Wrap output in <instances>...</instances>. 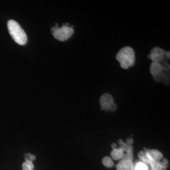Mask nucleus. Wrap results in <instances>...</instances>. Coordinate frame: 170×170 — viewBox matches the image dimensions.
<instances>
[{
	"label": "nucleus",
	"instance_id": "obj_1",
	"mask_svg": "<svg viewBox=\"0 0 170 170\" xmlns=\"http://www.w3.org/2000/svg\"><path fill=\"white\" fill-rule=\"evenodd\" d=\"M116 59L120 63L122 68L127 69L132 66L135 63V52L130 47L122 48L116 56Z\"/></svg>",
	"mask_w": 170,
	"mask_h": 170
},
{
	"label": "nucleus",
	"instance_id": "obj_2",
	"mask_svg": "<svg viewBox=\"0 0 170 170\" xmlns=\"http://www.w3.org/2000/svg\"><path fill=\"white\" fill-rule=\"evenodd\" d=\"M8 29L14 41L22 45H25L27 42V36L25 31L16 21L11 20L8 22Z\"/></svg>",
	"mask_w": 170,
	"mask_h": 170
},
{
	"label": "nucleus",
	"instance_id": "obj_3",
	"mask_svg": "<svg viewBox=\"0 0 170 170\" xmlns=\"http://www.w3.org/2000/svg\"><path fill=\"white\" fill-rule=\"evenodd\" d=\"M54 37L59 41H65L68 40L74 33V29L69 26L68 24L59 27L57 24L51 28Z\"/></svg>",
	"mask_w": 170,
	"mask_h": 170
},
{
	"label": "nucleus",
	"instance_id": "obj_4",
	"mask_svg": "<svg viewBox=\"0 0 170 170\" xmlns=\"http://www.w3.org/2000/svg\"><path fill=\"white\" fill-rule=\"evenodd\" d=\"M165 53L163 49L160 47H154L150 51V54L148 56V57L152 60L153 63H160L163 59Z\"/></svg>",
	"mask_w": 170,
	"mask_h": 170
},
{
	"label": "nucleus",
	"instance_id": "obj_5",
	"mask_svg": "<svg viewBox=\"0 0 170 170\" xmlns=\"http://www.w3.org/2000/svg\"><path fill=\"white\" fill-rule=\"evenodd\" d=\"M114 103L113 96L109 93H104L100 100L102 110H110V108Z\"/></svg>",
	"mask_w": 170,
	"mask_h": 170
},
{
	"label": "nucleus",
	"instance_id": "obj_6",
	"mask_svg": "<svg viewBox=\"0 0 170 170\" xmlns=\"http://www.w3.org/2000/svg\"><path fill=\"white\" fill-rule=\"evenodd\" d=\"M147 157L149 158V160L151 161H155L156 160H161L163 156H162L161 153L158 151L157 150H146V153H145Z\"/></svg>",
	"mask_w": 170,
	"mask_h": 170
},
{
	"label": "nucleus",
	"instance_id": "obj_7",
	"mask_svg": "<svg viewBox=\"0 0 170 170\" xmlns=\"http://www.w3.org/2000/svg\"><path fill=\"white\" fill-rule=\"evenodd\" d=\"M163 65L160 63H153L150 64V72L153 76L160 75L163 72Z\"/></svg>",
	"mask_w": 170,
	"mask_h": 170
},
{
	"label": "nucleus",
	"instance_id": "obj_8",
	"mask_svg": "<svg viewBox=\"0 0 170 170\" xmlns=\"http://www.w3.org/2000/svg\"><path fill=\"white\" fill-rule=\"evenodd\" d=\"M117 170H133V164L131 161L123 160L117 166Z\"/></svg>",
	"mask_w": 170,
	"mask_h": 170
},
{
	"label": "nucleus",
	"instance_id": "obj_9",
	"mask_svg": "<svg viewBox=\"0 0 170 170\" xmlns=\"http://www.w3.org/2000/svg\"><path fill=\"white\" fill-rule=\"evenodd\" d=\"M111 157L114 160H119L123 156V151L120 149H114L111 153Z\"/></svg>",
	"mask_w": 170,
	"mask_h": 170
},
{
	"label": "nucleus",
	"instance_id": "obj_10",
	"mask_svg": "<svg viewBox=\"0 0 170 170\" xmlns=\"http://www.w3.org/2000/svg\"><path fill=\"white\" fill-rule=\"evenodd\" d=\"M23 170H32L33 168V164L32 162L30 160H26L22 165Z\"/></svg>",
	"mask_w": 170,
	"mask_h": 170
},
{
	"label": "nucleus",
	"instance_id": "obj_11",
	"mask_svg": "<svg viewBox=\"0 0 170 170\" xmlns=\"http://www.w3.org/2000/svg\"><path fill=\"white\" fill-rule=\"evenodd\" d=\"M103 164L107 167H111L114 166V162L109 157H105L102 160Z\"/></svg>",
	"mask_w": 170,
	"mask_h": 170
},
{
	"label": "nucleus",
	"instance_id": "obj_12",
	"mask_svg": "<svg viewBox=\"0 0 170 170\" xmlns=\"http://www.w3.org/2000/svg\"><path fill=\"white\" fill-rule=\"evenodd\" d=\"M152 166V170H161L164 167L161 164H157L155 161H151L150 163Z\"/></svg>",
	"mask_w": 170,
	"mask_h": 170
},
{
	"label": "nucleus",
	"instance_id": "obj_13",
	"mask_svg": "<svg viewBox=\"0 0 170 170\" xmlns=\"http://www.w3.org/2000/svg\"><path fill=\"white\" fill-rule=\"evenodd\" d=\"M136 170H148L147 166L143 163H139L136 167Z\"/></svg>",
	"mask_w": 170,
	"mask_h": 170
},
{
	"label": "nucleus",
	"instance_id": "obj_14",
	"mask_svg": "<svg viewBox=\"0 0 170 170\" xmlns=\"http://www.w3.org/2000/svg\"><path fill=\"white\" fill-rule=\"evenodd\" d=\"M116 108H117V105H116V104L115 103H113L112 105H111V107H110V111H114V110H115V109H116Z\"/></svg>",
	"mask_w": 170,
	"mask_h": 170
},
{
	"label": "nucleus",
	"instance_id": "obj_15",
	"mask_svg": "<svg viewBox=\"0 0 170 170\" xmlns=\"http://www.w3.org/2000/svg\"><path fill=\"white\" fill-rule=\"evenodd\" d=\"M165 55H167V56L168 58H169V52L168 51V52H166V53H165Z\"/></svg>",
	"mask_w": 170,
	"mask_h": 170
}]
</instances>
